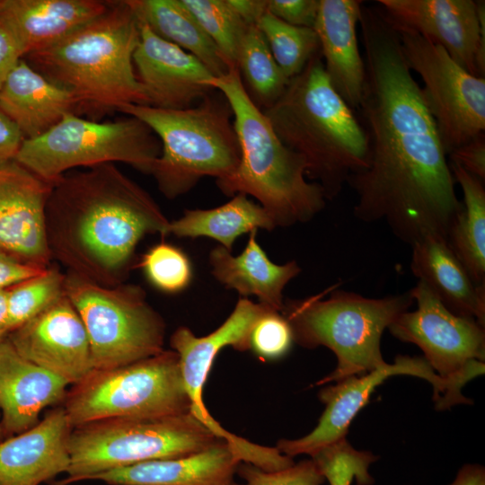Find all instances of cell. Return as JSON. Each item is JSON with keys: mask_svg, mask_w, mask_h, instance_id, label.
Here are the masks:
<instances>
[{"mask_svg": "<svg viewBox=\"0 0 485 485\" xmlns=\"http://www.w3.org/2000/svg\"><path fill=\"white\" fill-rule=\"evenodd\" d=\"M0 110L18 127L24 139H31L46 133L66 113L76 114V101L68 91L22 58L0 89Z\"/></svg>", "mask_w": 485, "mask_h": 485, "instance_id": "24", "label": "cell"}, {"mask_svg": "<svg viewBox=\"0 0 485 485\" xmlns=\"http://www.w3.org/2000/svg\"><path fill=\"white\" fill-rule=\"evenodd\" d=\"M110 5V1L99 0H0V10L15 29L25 56L57 43Z\"/></svg>", "mask_w": 485, "mask_h": 485, "instance_id": "27", "label": "cell"}, {"mask_svg": "<svg viewBox=\"0 0 485 485\" xmlns=\"http://www.w3.org/2000/svg\"><path fill=\"white\" fill-rule=\"evenodd\" d=\"M257 231L249 233L242 253L234 256L219 245L209 253L213 276L226 288L241 295L256 296L260 304L281 312L284 306L283 290L300 272L295 260L279 265L271 261L258 242Z\"/></svg>", "mask_w": 485, "mask_h": 485, "instance_id": "26", "label": "cell"}, {"mask_svg": "<svg viewBox=\"0 0 485 485\" xmlns=\"http://www.w3.org/2000/svg\"><path fill=\"white\" fill-rule=\"evenodd\" d=\"M65 278L57 267L49 266L8 287L7 334L65 295Z\"/></svg>", "mask_w": 485, "mask_h": 485, "instance_id": "34", "label": "cell"}, {"mask_svg": "<svg viewBox=\"0 0 485 485\" xmlns=\"http://www.w3.org/2000/svg\"><path fill=\"white\" fill-rule=\"evenodd\" d=\"M119 111L140 119L159 138L161 154L150 174L169 199L187 193L203 177H229L240 163L233 113L225 97L209 93L197 106L181 110L127 105Z\"/></svg>", "mask_w": 485, "mask_h": 485, "instance_id": "7", "label": "cell"}, {"mask_svg": "<svg viewBox=\"0 0 485 485\" xmlns=\"http://www.w3.org/2000/svg\"><path fill=\"white\" fill-rule=\"evenodd\" d=\"M138 22L203 63L214 76L230 70L213 40L180 0H126Z\"/></svg>", "mask_w": 485, "mask_h": 485, "instance_id": "28", "label": "cell"}, {"mask_svg": "<svg viewBox=\"0 0 485 485\" xmlns=\"http://www.w3.org/2000/svg\"><path fill=\"white\" fill-rule=\"evenodd\" d=\"M397 24L441 46L470 74H485V3L472 0H378Z\"/></svg>", "mask_w": 485, "mask_h": 485, "instance_id": "16", "label": "cell"}, {"mask_svg": "<svg viewBox=\"0 0 485 485\" xmlns=\"http://www.w3.org/2000/svg\"><path fill=\"white\" fill-rule=\"evenodd\" d=\"M363 4L359 0H320L313 27L327 76L354 112L358 109L365 82L357 35Z\"/></svg>", "mask_w": 485, "mask_h": 485, "instance_id": "21", "label": "cell"}, {"mask_svg": "<svg viewBox=\"0 0 485 485\" xmlns=\"http://www.w3.org/2000/svg\"><path fill=\"white\" fill-rule=\"evenodd\" d=\"M140 40L133 56L137 77L150 106L181 110L211 93L214 75L196 57L154 34L139 22Z\"/></svg>", "mask_w": 485, "mask_h": 485, "instance_id": "19", "label": "cell"}, {"mask_svg": "<svg viewBox=\"0 0 485 485\" xmlns=\"http://www.w3.org/2000/svg\"><path fill=\"white\" fill-rule=\"evenodd\" d=\"M44 269L21 263L0 253V287H10Z\"/></svg>", "mask_w": 485, "mask_h": 485, "instance_id": "42", "label": "cell"}, {"mask_svg": "<svg viewBox=\"0 0 485 485\" xmlns=\"http://www.w3.org/2000/svg\"><path fill=\"white\" fill-rule=\"evenodd\" d=\"M359 25L365 82L356 112L367 157L347 181L356 195L353 214L384 223L410 246L426 237L447 242L463 203L421 87L384 11L363 4Z\"/></svg>", "mask_w": 485, "mask_h": 485, "instance_id": "1", "label": "cell"}, {"mask_svg": "<svg viewBox=\"0 0 485 485\" xmlns=\"http://www.w3.org/2000/svg\"><path fill=\"white\" fill-rule=\"evenodd\" d=\"M220 441L225 440L190 412L92 422L73 428L68 440L67 476L55 485H69L110 470L194 454Z\"/></svg>", "mask_w": 485, "mask_h": 485, "instance_id": "8", "label": "cell"}, {"mask_svg": "<svg viewBox=\"0 0 485 485\" xmlns=\"http://www.w3.org/2000/svg\"><path fill=\"white\" fill-rule=\"evenodd\" d=\"M276 225L260 204L238 193L225 204L211 209H186L181 217L170 221L166 235L209 237L232 251L236 239L252 230L271 231Z\"/></svg>", "mask_w": 485, "mask_h": 485, "instance_id": "29", "label": "cell"}, {"mask_svg": "<svg viewBox=\"0 0 485 485\" xmlns=\"http://www.w3.org/2000/svg\"><path fill=\"white\" fill-rule=\"evenodd\" d=\"M8 287H0V339L7 335Z\"/></svg>", "mask_w": 485, "mask_h": 485, "instance_id": "45", "label": "cell"}, {"mask_svg": "<svg viewBox=\"0 0 485 485\" xmlns=\"http://www.w3.org/2000/svg\"><path fill=\"white\" fill-rule=\"evenodd\" d=\"M45 217L52 259L106 287L125 283L138 242L148 234L166 236L170 222L115 163L62 175L52 183Z\"/></svg>", "mask_w": 485, "mask_h": 485, "instance_id": "2", "label": "cell"}, {"mask_svg": "<svg viewBox=\"0 0 485 485\" xmlns=\"http://www.w3.org/2000/svg\"><path fill=\"white\" fill-rule=\"evenodd\" d=\"M51 186L15 160L0 163L1 254L40 269L50 266L45 213Z\"/></svg>", "mask_w": 485, "mask_h": 485, "instance_id": "17", "label": "cell"}, {"mask_svg": "<svg viewBox=\"0 0 485 485\" xmlns=\"http://www.w3.org/2000/svg\"><path fill=\"white\" fill-rule=\"evenodd\" d=\"M449 485H485V468L479 464H465Z\"/></svg>", "mask_w": 485, "mask_h": 485, "instance_id": "44", "label": "cell"}, {"mask_svg": "<svg viewBox=\"0 0 485 485\" xmlns=\"http://www.w3.org/2000/svg\"><path fill=\"white\" fill-rule=\"evenodd\" d=\"M266 306L246 297L238 300L227 319L213 332L197 337L188 327H179L172 334L170 345L179 357L183 384L190 403V413L217 437L227 441L243 463H261L267 448L238 436L216 421L203 400V389L218 352L231 346L239 351L249 350L251 328Z\"/></svg>", "mask_w": 485, "mask_h": 485, "instance_id": "15", "label": "cell"}, {"mask_svg": "<svg viewBox=\"0 0 485 485\" xmlns=\"http://www.w3.org/2000/svg\"><path fill=\"white\" fill-rule=\"evenodd\" d=\"M207 85L228 102L240 148L234 173L216 181L219 190L226 196L242 193L255 198L276 227L312 220L326 205L323 190L307 180L304 159L278 138L249 96L238 68L213 76Z\"/></svg>", "mask_w": 485, "mask_h": 485, "instance_id": "5", "label": "cell"}, {"mask_svg": "<svg viewBox=\"0 0 485 485\" xmlns=\"http://www.w3.org/2000/svg\"><path fill=\"white\" fill-rule=\"evenodd\" d=\"M213 40L228 68H237L247 26L227 0H180Z\"/></svg>", "mask_w": 485, "mask_h": 485, "instance_id": "33", "label": "cell"}, {"mask_svg": "<svg viewBox=\"0 0 485 485\" xmlns=\"http://www.w3.org/2000/svg\"><path fill=\"white\" fill-rule=\"evenodd\" d=\"M67 385L22 357L4 338L0 342V409L4 436L35 426L42 410L64 401Z\"/></svg>", "mask_w": 485, "mask_h": 485, "instance_id": "22", "label": "cell"}, {"mask_svg": "<svg viewBox=\"0 0 485 485\" xmlns=\"http://www.w3.org/2000/svg\"><path fill=\"white\" fill-rule=\"evenodd\" d=\"M5 338L22 357L68 384L93 370L85 327L66 294Z\"/></svg>", "mask_w": 485, "mask_h": 485, "instance_id": "18", "label": "cell"}, {"mask_svg": "<svg viewBox=\"0 0 485 485\" xmlns=\"http://www.w3.org/2000/svg\"><path fill=\"white\" fill-rule=\"evenodd\" d=\"M398 375H412L428 382L433 387V401L438 410L472 403L462 392L465 382L440 377L424 357L399 355L393 363H386L373 371L351 375L322 388L319 398L325 409L317 426L302 437L280 439L277 449L291 458L301 454L312 456L324 446L345 438L350 423L368 402L375 388L385 379Z\"/></svg>", "mask_w": 485, "mask_h": 485, "instance_id": "13", "label": "cell"}, {"mask_svg": "<svg viewBox=\"0 0 485 485\" xmlns=\"http://www.w3.org/2000/svg\"><path fill=\"white\" fill-rule=\"evenodd\" d=\"M65 294L85 327L93 369L123 366L164 350V321L140 286L106 287L67 272Z\"/></svg>", "mask_w": 485, "mask_h": 485, "instance_id": "11", "label": "cell"}, {"mask_svg": "<svg viewBox=\"0 0 485 485\" xmlns=\"http://www.w3.org/2000/svg\"><path fill=\"white\" fill-rule=\"evenodd\" d=\"M256 26L264 35L271 54L291 79L297 75L320 49V41L313 28L290 25L266 13Z\"/></svg>", "mask_w": 485, "mask_h": 485, "instance_id": "32", "label": "cell"}, {"mask_svg": "<svg viewBox=\"0 0 485 485\" xmlns=\"http://www.w3.org/2000/svg\"><path fill=\"white\" fill-rule=\"evenodd\" d=\"M334 288L327 298L324 291L303 299L285 300L280 312L296 344L306 348L323 346L336 356L335 369L319 380L318 386L384 366L382 335L414 302L410 290L370 298Z\"/></svg>", "mask_w": 485, "mask_h": 485, "instance_id": "6", "label": "cell"}, {"mask_svg": "<svg viewBox=\"0 0 485 485\" xmlns=\"http://www.w3.org/2000/svg\"><path fill=\"white\" fill-rule=\"evenodd\" d=\"M243 483L230 485H322L325 479L312 459L274 472H267L251 463H240L235 472Z\"/></svg>", "mask_w": 485, "mask_h": 485, "instance_id": "37", "label": "cell"}, {"mask_svg": "<svg viewBox=\"0 0 485 485\" xmlns=\"http://www.w3.org/2000/svg\"><path fill=\"white\" fill-rule=\"evenodd\" d=\"M455 183L462 189L463 207L448 234L447 242L472 281L485 284V189L483 181L449 162Z\"/></svg>", "mask_w": 485, "mask_h": 485, "instance_id": "30", "label": "cell"}, {"mask_svg": "<svg viewBox=\"0 0 485 485\" xmlns=\"http://www.w3.org/2000/svg\"><path fill=\"white\" fill-rule=\"evenodd\" d=\"M72 430L62 406L30 429L1 441L0 485H40L66 473Z\"/></svg>", "mask_w": 485, "mask_h": 485, "instance_id": "20", "label": "cell"}, {"mask_svg": "<svg viewBox=\"0 0 485 485\" xmlns=\"http://www.w3.org/2000/svg\"><path fill=\"white\" fill-rule=\"evenodd\" d=\"M161 143L140 119L99 121L66 113L54 127L35 138L24 139L14 160L53 183L77 167L123 163L151 173Z\"/></svg>", "mask_w": 485, "mask_h": 485, "instance_id": "10", "label": "cell"}, {"mask_svg": "<svg viewBox=\"0 0 485 485\" xmlns=\"http://www.w3.org/2000/svg\"><path fill=\"white\" fill-rule=\"evenodd\" d=\"M247 26L256 25L267 13L266 0H227Z\"/></svg>", "mask_w": 485, "mask_h": 485, "instance_id": "43", "label": "cell"}, {"mask_svg": "<svg viewBox=\"0 0 485 485\" xmlns=\"http://www.w3.org/2000/svg\"><path fill=\"white\" fill-rule=\"evenodd\" d=\"M417 304L389 326L396 339L418 346L446 380L468 383L485 370V331L476 320L453 313L422 282L410 289Z\"/></svg>", "mask_w": 485, "mask_h": 485, "instance_id": "14", "label": "cell"}, {"mask_svg": "<svg viewBox=\"0 0 485 485\" xmlns=\"http://www.w3.org/2000/svg\"><path fill=\"white\" fill-rule=\"evenodd\" d=\"M139 40V22L127 1H110L104 13L23 59L73 95L77 115L96 120L127 105H150L133 64Z\"/></svg>", "mask_w": 485, "mask_h": 485, "instance_id": "3", "label": "cell"}, {"mask_svg": "<svg viewBox=\"0 0 485 485\" xmlns=\"http://www.w3.org/2000/svg\"><path fill=\"white\" fill-rule=\"evenodd\" d=\"M147 280L165 293H179L191 282L193 271L188 256L180 248L161 242L151 247L139 262Z\"/></svg>", "mask_w": 485, "mask_h": 485, "instance_id": "35", "label": "cell"}, {"mask_svg": "<svg viewBox=\"0 0 485 485\" xmlns=\"http://www.w3.org/2000/svg\"><path fill=\"white\" fill-rule=\"evenodd\" d=\"M4 339H0V342L3 340Z\"/></svg>", "mask_w": 485, "mask_h": 485, "instance_id": "47", "label": "cell"}, {"mask_svg": "<svg viewBox=\"0 0 485 485\" xmlns=\"http://www.w3.org/2000/svg\"><path fill=\"white\" fill-rule=\"evenodd\" d=\"M293 343V331L285 316L266 307L251 328L249 350L263 360H276L286 356Z\"/></svg>", "mask_w": 485, "mask_h": 485, "instance_id": "36", "label": "cell"}, {"mask_svg": "<svg viewBox=\"0 0 485 485\" xmlns=\"http://www.w3.org/2000/svg\"><path fill=\"white\" fill-rule=\"evenodd\" d=\"M63 401L73 428L110 419L190 412L179 357L172 349L119 367L93 369L73 384Z\"/></svg>", "mask_w": 485, "mask_h": 485, "instance_id": "9", "label": "cell"}, {"mask_svg": "<svg viewBox=\"0 0 485 485\" xmlns=\"http://www.w3.org/2000/svg\"><path fill=\"white\" fill-rule=\"evenodd\" d=\"M23 140L18 127L0 110V163L14 160Z\"/></svg>", "mask_w": 485, "mask_h": 485, "instance_id": "41", "label": "cell"}, {"mask_svg": "<svg viewBox=\"0 0 485 485\" xmlns=\"http://www.w3.org/2000/svg\"><path fill=\"white\" fill-rule=\"evenodd\" d=\"M4 436V429H3V427L1 425V422H0V442L2 440V438Z\"/></svg>", "mask_w": 485, "mask_h": 485, "instance_id": "46", "label": "cell"}, {"mask_svg": "<svg viewBox=\"0 0 485 485\" xmlns=\"http://www.w3.org/2000/svg\"><path fill=\"white\" fill-rule=\"evenodd\" d=\"M237 68L249 96L261 110L270 107L289 80L275 61L268 42L256 25L249 26L242 40Z\"/></svg>", "mask_w": 485, "mask_h": 485, "instance_id": "31", "label": "cell"}, {"mask_svg": "<svg viewBox=\"0 0 485 485\" xmlns=\"http://www.w3.org/2000/svg\"><path fill=\"white\" fill-rule=\"evenodd\" d=\"M24 56L25 51L15 29L0 10V89Z\"/></svg>", "mask_w": 485, "mask_h": 485, "instance_id": "39", "label": "cell"}, {"mask_svg": "<svg viewBox=\"0 0 485 485\" xmlns=\"http://www.w3.org/2000/svg\"><path fill=\"white\" fill-rule=\"evenodd\" d=\"M449 162L460 165L469 173L485 180V135L481 134L452 151L448 155Z\"/></svg>", "mask_w": 485, "mask_h": 485, "instance_id": "40", "label": "cell"}, {"mask_svg": "<svg viewBox=\"0 0 485 485\" xmlns=\"http://www.w3.org/2000/svg\"><path fill=\"white\" fill-rule=\"evenodd\" d=\"M410 269L453 313L485 325V284L477 286L448 242L426 237L411 245Z\"/></svg>", "mask_w": 485, "mask_h": 485, "instance_id": "25", "label": "cell"}, {"mask_svg": "<svg viewBox=\"0 0 485 485\" xmlns=\"http://www.w3.org/2000/svg\"><path fill=\"white\" fill-rule=\"evenodd\" d=\"M240 463L233 446L220 441L194 454L110 470L89 481L110 485H230Z\"/></svg>", "mask_w": 485, "mask_h": 485, "instance_id": "23", "label": "cell"}, {"mask_svg": "<svg viewBox=\"0 0 485 485\" xmlns=\"http://www.w3.org/2000/svg\"><path fill=\"white\" fill-rule=\"evenodd\" d=\"M392 22L409 68L424 83L422 93L448 155L484 133L485 78L467 72L441 46Z\"/></svg>", "mask_w": 485, "mask_h": 485, "instance_id": "12", "label": "cell"}, {"mask_svg": "<svg viewBox=\"0 0 485 485\" xmlns=\"http://www.w3.org/2000/svg\"><path fill=\"white\" fill-rule=\"evenodd\" d=\"M320 0H266L267 12L297 27H314Z\"/></svg>", "mask_w": 485, "mask_h": 485, "instance_id": "38", "label": "cell"}, {"mask_svg": "<svg viewBox=\"0 0 485 485\" xmlns=\"http://www.w3.org/2000/svg\"><path fill=\"white\" fill-rule=\"evenodd\" d=\"M262 111L281 142L304 159L307 179L322 187L327 200L366 166L365 131L331 85L321 50Z\"/></svg>", "mask_w": 485, "mask_h": 485, "instance_id": "4", "label": "cell"}]
</instances>
